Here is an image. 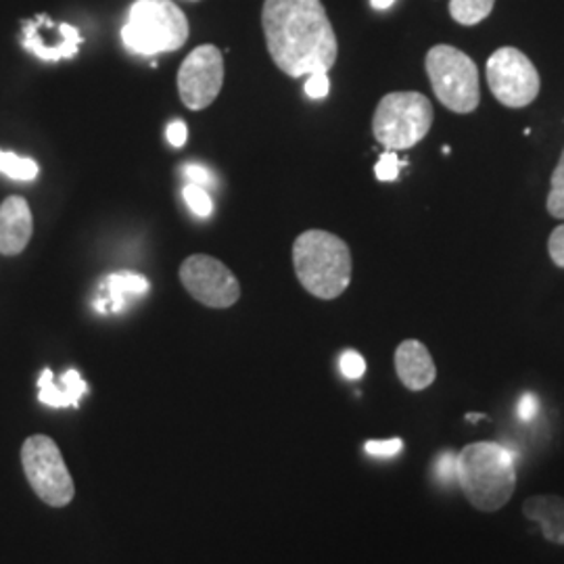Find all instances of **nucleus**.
Here are the masks:
<instances>
[{
	"label": "nucleus",
	"mask_w": 564,
	"mask_h": 564,
	"mask_svg": "<svg viewBox=\"0 0 564 564\" xmlns=\"http://www.w3.org/2000/svg\"><path fill=\"white\" fill-rule=\"evenodd\" d=\"M263 34L274 65L291 78L328 74L339 42L321 0H265Z\"/></svg>",
	"instance_id": "nucleus-1"
},
{
	"label": "nucleus",
	"mask_w": 564,
	"mask_h": 564,
	"mask_svg": "<svg viewBox=\"0 0 564 564\" xmlns=\"http://www.w3.org/2000/svg\"><path fill=\"white\" fill-rule=\"evenodd\" d=\"M293 268L303 289L318 300H337L351 282V251L326 230H305L293 242Z\"/></svg>",
	"instance_id": "nucleus-2"
},
{
	"label": "nucleus",
	"mask_w": 564,
	"mask_h": 564,
	"mask_svg": "<svg viewBox=\"0 0 564 564\" xmlns=\"http://www.w3.org/2000/svg\"><path fill=\"white\" fill-rule=\"evenodd\" d=\"M458 484L475 508L500 510L517 487L514 454L491 442L466 445L458 454Z\"/></svg>",
	"instance_id": "nucleus-3"
},
{
	"label": "nucleus",
	"mask_w": 564,
	"mask_h": 564,
	"mask_svg": "<svg viewBox=\"0 0 564 564\" xmlns=\"http://www.w3.org/2000/svg\"><path fill=\"white\" fill-rule=\"evenodd\" d=\"M188 20L172 0H137L121 28L123 46L141 57L181 51L188 41Z\"/></svg>",
	"instance_id": "nucleus-4"
},
{
	"label": "nucleus",
	"mask_w": 564,
	"mask_h": 564,
	"mask_svg": "<svg viewBox=\"0 0 564 564\" xmlns=\"http://www.w3.org/2000/svg\"><path fill=\"white\" fill-rule=\"evenodd\" d=\"M426 76L435 97L454 113H473L481 102L479 69L466 53L449 44H437L426 53Z\"/></svg>",
	"instance_id": "nucleus-5"
},
{
	"label": "nucleus",
	"mask_w": 564,
	"mask_h": 564,
	"mask_svg": "<svg viewBox=\"0 0 564 564\" xmlns=\"http://www.w3.org/2000/svg\"><path fill=\"white\" fill-rule=\"evenodd\" d=\"M433 107L423 93H389L377 105L372 134L387 151H405L423 141L433 126Z\"/></svg>",
	"instance_id": "nucleus-6"
},
{
	"label": "nucleus",
	"mask_w": 564,
	"mask_h": 564,
	"mask_svg": "<svg viewBox=\"0 0 564 564\" xmlns=\"http://www.w3.org/2000/svg\"><path fill=\"white\" fill-rule=\"evenodd\" d=\"M25 477L44 505L67 506L74 500L76 487L65 466L57 444L46 435H32L21 447Z\"/></svg>",
	"instance_id": "nucleus-7"
},
{
	"label": "nucleus",
	"mask_w": 564,
	"mask_h": 564,
	"mask_svg": "<svg viewBox=\"0 0 564 564\" xmlns=\"http://www.w3.org/2000/svg\"><path fill=\"white\" fill-rule=\"evenodd\" d=\"M487 84L491 95L510 109H523L540 95L538 67L514 46L498 48L487 59Z\"/></svg>",
	"instance_id": "nucleus-8"
},
{
	"label": "nucleus",
	"mask_w": 564,
	"mask_h": 564,
	"mask_svg": "<svg viewBox=\"0 0 564 564\" xmlns=\"http://www.w3.org/2000/svg\"><path fill=\"white\" fill-rule=\"evenodd\" d=\"M181 282L193 300L214 310L230 307L241 297L237 276L212 256L186 258L181 265Z\"/></svg>",
	"instance_id": "nucleus-9"
},
{
	"label": "nucleus",
	"mask_w": 564,
	"mask_h": 564,
	"mask_svg": "<svg viewBox=\"0 0 564 564\" xmlns=\"http://www.w3.org/2000/svg\"><path fill=\"white\" fill-rule=\"evenodd\" d=\"M224 86V55L214 44L197 46L178 72V93L188 109L202 111L218 99Z\"/></svg>",
	"instance_id": "nucleus-10"
},
{
	"label": "nucleus",
	"mask_w": 564,
	"mask_h": 564,
	"mask_svg": "<svg viewBox=\"0 0 564 564\" xmlns=\"http://www.w3.org/2000/svg\"><path fill=\"white\" fill-rule=\"evenodd\" d=\"M80 30L69 23H57L53 39L44 36L39 15L34 20L21 21V46L32 53L36 59L55 63L61 59H74L80 51Z\"/></svg>",
	"instance_id": "nucleus-11"
},
{
	"label": "nucleus",
	"mask_w": 564,
	"mask_h": 564,
	"mask_svg": "<svg viewBox=\"0 0 564 564\" xmlns=\"http://www.w3.org/2000/svg\"><path fill=\"white\" fill-rule=\"evenodd\" d=\"M34 235V218L30 203L20 195L0 203V256L13 258L25 251Z\"/></svg>",
	"instance_id": "nucleus-12"
},
{
	"label": "nucleus",
	"mask_w": 564,
	"mask_h": 564,
	"mask_svg": "<svg viewBox=\"0 0 564 564\" xmlns=\"http://www.w3.org/2000/svg\"><path fill=\"white\" fill-rule=\"evenodd\" d=\"M395 370H398L400 381L410 391H423L426 387H431L437 377V368H435L429 349L416 339H408L398 347Z\"/></svg>",
	"instance_id": "nucleus-13"
},
{
	"label": "nucleus",
	"mask_w": 564,
	"mask_h": 564,
	"mask_svg": "<svg viewBox=\"0 0 564 564\" xmlns=\"http://www.w3.org/2000/svg\"><path fill=\"white\" fill-rule=\"evenodd\" d=\"M39 400L48 408H78L82 398L88 393V384L76 368L63 372L59 379L51 368H44L39 379Z\"/></svg>",
	"instance_id": "nucleus-14"
},
{
	"label": "nucleus",
	"mask_w": 564,
	"mask_h": 564,
	"mask_svg": "<svg viewBox=\"0 0 564 564\" xmlns=\"http://www.w3.org/2000/svg\"><path fill=\"white\" fill-rule=\"evenodd\" d=\"M149 293V281L137 274V272H116L109 274L105 282H102L101 297L95 302V307L101 314H109V312H121L130 300H137Z\"/></svg>",
	"instance_id": "nucleus-15"
},
{
	"label": "nucleus",
	"mask_w": 564,
	"mask_h": 564,
	"mask_svg": "<svg viewBox=\"0 0 564 564\" xmlns=\"http://www.w3.org/2000/svg\"><path fill=\"white\" fill-rule=\"evenodd\" d=\"M524 517L542 527L545 540L564 545V498L533 496L524 500Z\"/></svg>",
	"instance_id": "nucleus-16"
},
{
	"label": "nucleus",
	"mask_w": 564,
	"mask_h": 564,
	"mask_svg": "<svg viewBox=\"0 0 564 564\" xmlns=\"http://www.w3.org/2000/svg\"><path fill=\"white\" fill-rule=\"evenodd\" d=\"M496 0H449V15L460 25H477L494 11Z\"/></svg>",
	"instance_id": "nucleus-17"
},
{
	"label": "nucleus",
	"mask_w": 564,
	"mask_h": 564,
	"mask_svg": "<svg viewBox=\"0 0 564 564\" xmlns=\"http://www.w3.org/2000/svg\"><path fill=\"white\" fill-rule=\"evenodd\" d=\"M0 174L13 181L30 182L41 174V167L30 158H21L18 153L0 149Z\"/></svg>",
	"instance_id": "nucleus-18"
},
{
	"label": "nucleus",
	"mask_w": 564,
	"mask_h": 564,
	"mask_svg": "<svg viewBox=\"0 0 564 564\" xmlns=\"http://www.w3.org/2000/svg\"><path fill=\"white\" fill-rule=\"evenodd\" d=\"M545 207H547V214L552 218L564 220V149L558 165H556V170L552 172V178H550V193H547Z\"/></svg>",
	"instance_id": "nucleus-19"
},
{
	"label": "nucleus",
	"mask_w": 564,
	"mask_h": 564,
	"mask_svg": "<svg viewBox=\"0 0 564 564\" xmlns=\"http://www.w3.org/2000/svg\"><path fill=\"white\" fill-rule=\"evenodd\" d=\"M184 202L188 205V209L199 218H209L214 212V202H212L207 188H203L199 184L188 182L184 186Z\"/></svg>",
	"instance_id": "nucleus-20"
},
{
	"label": "nucleus",
	"mask_w": 564,
	"mask_h": 564,
	"mask_svg": "<svg viewBox=\"0 0 564 564\" xmlns=\"http://www.w3.org/2000/svg\"><path fill=\"white\" fill-rule=\"evenodd\" d=\"M433 477L442 485L458 484V454L445 449L433 463Z\"/></svg>",
	"instance_id": "nucleus-21"
},
{
	"label": "nucleus",
	"mask_w": 564,
	"mask_h": 564,
	"mask_svg": "<svg viewBox=\"0 0 564 564\" xmlns=\"http://www.w3.org/2000/svg\"><path fill=\"white\" fill-rule=\"evenodd\" d=\"M403 165H405V163L400 162V158H398V153H395V151H387V153L381 155L379 163L375 165V174H377V181H398V176H400V170H402Z\"/></svg>",
	"instance_id": "nucleus-22"
},
{
	"label": "nucleus",
	"mask_w": 564,
	"mask_h": 564,
	"mask_svg": "<svg viewBox=\"0 0 564 564\" xmlns=\"http://www.w3.org/2000/svg\"><path fill=\"white\" fill-rule=\"evenodd\" d=\"M339 366H341L343 377H347V379H351V381L362 379L364 372H366V360H364L358 351H354V349L343 351Z\"/></svg>",
	"instance_id": "nucleus-23"
},
{
	"label": "nucleus",
	"mask_w": 564,
	"mask_h": 564,
	"mask_svg": "<svg viewBox=\"0 0 564 564\" xmlns=\"http://www.w3.org/2000/svg\"><path fill=\"white\" fill-rule=\"evenodd\" d=\"M364 449L368 456L375 458H395L398 454H402L403 442L402 440H383V442H366Z\"/></svg>",
	"instance_id": "nucleus-24"
},
{
	"label": "nucleus",
	"mask_w": 564,
	"mask_h": 564,
	"mask_svg": "<svg viewBox=\"0 0 564 564\" xmlns=\"http://www.w3.org/2000/svg\"><path fill=\"white\" fill-rule=\"evenodd\" d=\"M328 90H330V80H328V74H312L307 82H305V95L314 101H321L328 97Z\"/></svg>",
	"instance_id": "nucleus-25"
},
{
	"label": "nucleus",
	"mask_w": 564,
	"mask_h": 564,
	"mask_svg": "<svg viewBox=\"0 0 564 564\" xmlns=\"http://www.w3.org/2000/svg\"><path fill=\"white\" fill-rule=\"evenodd\" d=\"M182 176L191 182V184H199L203 188H207V184L214 182L212 172H209L205 165H202V163H186V165L182 167Z\"/></svg>",
	"instance_id": "nucleus-26"
},
{
	"label": "nucleus",
	"mask_w": 564,
	"mask_h": 564,
	"mask_svg": "<svg viewBox=\"0 0 564 564\" xmlns=\"http://www.w3.org/2000/svg\"><path fill=\"white\" fill-rule=\"evenodd\" d=\"M538 414H540V400H538V395L524 393L523 398L517 403V416H519V421L531 423V421H535Z\"/></svg>",
	"instance_id": "nucleus-27"
},
{
	"label": "nucleus",
	"mask_w": 564,
	"mask_h": 564,
	"mask_svg": "<svg viewBox=\"0 0 564 564\" xmlns=\"http://www.w3.org/2000/svg\"><path fill=\"white\" fill-rule=\"evenodd\" d=\"M547 253H550L552 262L556 263L558 268H564V224L550 235Z\"/></svg>",
	"instance_id": "nucleus-28"
},
{
	"label": "nucleus",
	"mask_w": 564,
	"mask_h": 564,
	"mask_svg": "<svg viewBox=\"0 0 564 564\" xmlns=\"http://www.w3.org/2000/svg\"><path fill=\"white\" fill-rule=\"evenodd\" d=\"M165 137H167V142H170L172 147L181 149V147H184V142H186V137H188L186 123L182 120L172 121V123L167 126V130H165Z\"/></svg>",
	"instance_id": "nucleus-29"
},
{
	"label": "nucleus",
	"mask_w": 564,
	"mask_h": 564,
	"mask_svg": "<svg viewBox=\"0 0 564 564\" xmlns=\"http://www.w3.org/2000/svg\"><path fill=\"white\" fill-rule=\"evenodd\" d=\"M393 2H395V0H370L372 9H377V11H384V9H389Z\"/></svg>",
	"instance_id": "nucleus-30"
},
{
	"label": "nucleus",
	"mask_w": 564,
	"mask_h": 564,
	"mask_svg": "<svg viewBox=\"0 0 564 564\" xmlns=\"http://www.w3.org/2000/svg\"><path fill=\"white\" fill-rule=\"evenodd\" d=\"M484 419V414H466V421H470V423H477V421H481Z\"/></svg>",
	"instance_id": "nucleus-31"
},
{
	"label": "nucleus",
	"mask_w": 564,
	"mask_h": 564,
	"mask_svg": "<svg viewBox=\"0 0 564 564\" xmlns=\"http://www.w3.org/2000/svg\"><path fill=\"white\" fill-rule=\"evenodd\" d=\"M186 2H199V0H186Z\"/></svg>",
	"instance_id": "nucleus-32"
}]
</instances>
